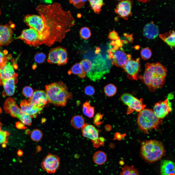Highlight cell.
<instances>
[{
  "instance_id": "6da1fadb",
  "label": "cell",
  "mask_w": 175,
  "mask_h": 175,
  "mask_svg": "<svg viewBox=\"0 0 175 175\" xmlns=\"http://www.w3.org/2000/svg\"><path fill=\"white\" fill-rule=\"evenodd\" d=\"M36 9L44 23L43 30L39 34L42 44L50 47L56 42H61L66 34L75 25L70 11L64 9L59 3L48 5L39 4Z\"/></svg>"
},
{
  "instance_id": "7a4b0ae2",
  "label": "cell",
  "mask_w": 175,
  "mask_h": 175,
  "mask_svg": "<svg viewBox=\"0 0 175 175\" xmlns=\"http://www.w3.org/2000/svg\"><path fill=\"white\" fill-rule=\"evenodd\" d=\"M167 70L159 62L146 63L142 77L144 83L151 91L163 87L165 82Z\"/></svg>"
},
{
  "instance_id": "3957f363",
  "label": "cell",
  "mask_w": 175,
  "mask_h": 175,
  "mask_svg": "<svg viewBox=\"0 0 175 175\" xmlns=\"http://www.w3.org/2000/svg\"><path fill=\"white\" fill-rule=\"evenodd\" d=\"M45 92L48 101L57 106H63L67 100L72 97L71 93L62 82H54L45 86Z\"/></svg>"
},
{
  "instance_id": "277c9868",
  "label": "cell",
  "mask_w": 175,
  "mask_h": 175,
  "mask_svg": "<svg viewBox=\"0 0 175 175\" xmlns=\"http://www.w3.org/2000/svg\"><path fill=\"white\" fill-rule=\"evenodd\" d=\"M140 153L145 160L152 162L158 160L164 156L165 150L161 142L151 140L141 142Z\"/></svg>"
},
{
  "instance_id": "5b68a950",
  "label": "cell",
  "mask_w": 175,
  "mask_h": 175,
  "mask_svg": "<svg viewBox=\"0 0 175 175\" xmlns=\"http://www.w3.org/2000/svg\"><path fill=\"white\" fill-rule=\"evenodd\" d=\"M163 122L162 119L156 116L153 110L147 109L139 113L137 119L138 126L146 133L151 130L157 129Z\"/></svg>"
},
{
  "instance_id": "8992f818",
  "label": "cell",
  "mask_w": 175,
  "mask_h": 175,
  "mask_svg": "<svg viewBox=\"0 0 175 175\" xmlns=\"http://www.w3.org/2000/svg\"><path fill=\"white\" fill-rule=\"evenodd\" d=\"M108 57L113 65L123 69L127 61L131 59V55L126 53L121 47L114 46L108 51Z\"/></svg>"
},
{
  "instance_id": "52a82bcc",
  "label": "cell",
  "mask_w": 175,
  "mask_h": 175,
  "mask_svg": "<svg viewBox=\"0 0 175 175\" xmlns=\"http://www.w3.org/2000/svg\"><path fill=\"white\" fill-rule=\"evenodd\" d=\"M120 99L125 105L128 106L126 112L127 114L134 112L139 113L146 106V105L143 103L142 98L139 99L129 93L123 94L121 96Z\"/></svg>"
},
{
  "instance_id": "ba28073f",
  "label": "cell",
  "mask_w": 175,
  "mask_h": 175,
  "mask_svg": "<svg viewBox=\"0 0 175 175\" xmlns=\"http://www.w3.org/2000/svg\"><path fill=\"white\" fill-rule=\"evenodd\" d=\"M68 59L66 49L61 46H58L50 50L47 61L50 64H57L61 66L66 64Z\"/></svg>"
},
{
  "instance_id": "9c48e42d",
  "label": "cell",
  "mask_w": 175,
  "mask_h": 175,
  "mask_svg": "<svg viewBox=\"0 0 175 175\" xmlns=\"http://www.w3.org/2000/svg\"><path fill=\"white\" fill-rule=\"evenodd\" d=\"M16 39H21L27 44L34 47H38L42 44L39 39V33L32 28L24 29Z\"/></svg>"
},
{
  "instance_id": "30bf717a",
  "label": "cell",
  "mask_w": 175,
  "mask_h": 175,
  "mask_svg": "<svg viewBox=\"0 0 175 175\" xmlns=\"http://www.w3.org/2000/svg\"><path fill=\"white\" fill-rule=\"evenodd\" d=\"M60 165L59 157L51 154H49L44 158L41 164L43 170L49 174L55 173L59 168Z\"/></svg>"
},
{
  "instance_id": "8fae6325",
  "label": "cell",
  "mask_w": 175,
  "mask_h": 175,
  "mask_svg": "<svg viewBox=\"0 0 175 175\" xmlns=\"http://www.w3.org/2000/svg\"><path fill=\"white\" fill-rule=\"evenodd\" d=\"M140 59L136 60L131 59L128 60L123 69L127 74L128 77L130 79L137 80L140 70Z\"/></svg>"
},
{
  "instance_id": "7c38bea8",
  "label": "cell",
  "mask_w": 175,
  "mask_h": 175,
  "mask_svg": "<svg viewBox=\"0 0 175 175\" xmlns=\"http://www.w3.org/2000/svg\"><path fill=\"white\" fill-rule=\"evenodd\" d=\"M168 99L167 98L164 101H159L155 104L153 111L158 118L162 119L171 111L172 109L171 103Z\"/></svg>"
},
{
  "instance_id": "4fadbf2b",
  "label": "cell",
  "mask_w": 175,
  "mask_h": 175,
  "mask_svg": "<svg viewBox=\"0 0 175 175\" xmlns=\"http://www.w3.org/2000/svg\"><path fill=\"white\" fill-rule=\"evenodd\" d=\"M24 22L29 28L36 30L39 34L41 33L44 28L43 19L40 15L28 14L24 18Z\"/></svg>"
},
{
  "instance_id": "5bb4252c",
  "label": "cell",
  "mask_w": 175,
  "mask_h": 175,
  "mask_svg": "<svg viewBox=\"0 0 175 175\" xmlns=\"http://www.w3.org/2000/svg\"><path fill=\"white\" fill-rule=\"evenodd\" d=\"M13 34V30L9 25H0V47L11 43Z\"/></svg>"
},
{
  "instance_id": "9a60e30c",
  "label": "cell",
  "mask_w": 175,
  "mask_h": 175,
  "mask_svg": "<svg viewBox=\"0 0 175 175\" xmlns=\"http://www.w3.org/2000/svg\"><path fill=\"white\" fill-rule=\"evenodd\" d=\"M3 109L6 113L14 117L18 118L22 113L17 105L15 99L11 97L6 99L4 104Z\"/></svg>"
},
{
  "instance_id": "2e32d148",
  "label": "cell",
  "mask_w": 175,
  "mask_h": 175,
  "mask_svg": "<svg viewBox=\"0 0 175 175\" xmlns=\"http://www.w3.org/2000/svg\"><path fill=\"white\" fill-rule=\"evenodd\" d=\"M20 106L22 112L30 115L32 118L36 117L37 115L40 113L43 109L36 106L25 99L21 101Z\"/></svg>"
},
{
  "instance_id": "e0dca14e",
  "label": "cell",
  "mask_w": 175,
  "mask_h": 175,
  "mask_svg": "<svg viewBox=\"0 0 175 175\" xmlns=\"http://www.w3.org/2000/svg\"><path fill=\"white\" fill-rule=\"evenodd\" d=\"M28 101L36 106L43 108L47 103L48 100L45 91L37 90L34 92L32 96Z\"/></svg>"
},
{
  "instance_id": "ac0fdd59",
  "label": "cell",
  "mask_w": 175,
  "mask_h": 175,
  "mask_svg": "<svg viewBox=\"0 0 175 175\" xmlns=\"http://www.w3.org/2000/svg\"><path fill=\"white\" fill-rule=\"evenodd\" d=\"M131 2L130 0H123L117 5L115 11L121 17L126 19L131 13Z\"/></svg>"
},
{
  "instance_id": "d6986e66",
  "label": "cell",
  "mask_w": 175,
  "mask_h": 175,
  "mask_svg": "<svg viewBox=\"0 0 175 175\" xmlns=\"http://www.w3.org/2000/svg\"><path fill=\"white\" fill-rule=\"evenodd\" d=\"M17 76L12 65L10 63L6 64L0 67V85L3 81Z\"/></svg>"
},
{
  "instance_id": "ffe728a7",
  "label": "cell",
  "mask_w": 175,
  "mask_h": 175,
  "mask_svg": "<svg viewBox=\"0 0 175 175\" xmlns=\"http://www.w3.org/2000/svg\"><path fill=\"white\" fill-rule=\"evenodd\" d=\"M17 82V77H14L3 81L2 84L3 85L4 91L2 93L3 96H11L15 92L16 84Z\"/></svg>"
},
{
  "instance_id": "44dd1931",
  "label": "cell",
  "mask_w": 175,
  "mask_h": 175,
  "mask_svg": "<svg viewBox=\"0 0 175 175\" xmlns=\"http://www.w3.org/2000/svg\"><path fill=\"white\" fill-rule=\"evenodd\" d=\"M82 130L83 136L90 139L91 141L99 138L98 130L92 125L85 123L82 128Z\"/></svg>"
},
{
  "instance_id": "7402d4cb",
  "label": "cell",
  "mask_w": 175,
  "mask_h": 175,
  "mask_svg": "<svg viewBox=\"0 0 175 175\" xmlns=\"http://www.w3.org/2000/svg\"><path fill=\"white\" fill-rule=\"evenodd\" d=\"M144 35L147 38L153 39L157 37L159 34V30L158 26L151 22L146 24L143 30Z\"/></svg>"
},
{
  "instance_id": "603a6c76",
  "label": "cell",
  "mask_w": 175,
  "mask_h": 175,
  "mask_svg": "<svg viewBox=\"0 0 175 175\" xmlns=\"http://www.w3.org/2000/svg\"><path fill=\"white\" fill-rule=\"evenodd\" d=\"M175 163L168 160L161 161L160 164L161 175H175Z\"/></svg>"
},
{
  "instance_id": "cb8c5ba5",
  "label": "cell",
  "mask_w": 175,
  "mask_h": 175,
  "mask_svg": "<svg viewBox=\"0 0 175 175\" xmlns=\"http://www.w3.org/2000/svg\"><path fill=\"white\" fill-rule=\"evenodd\" d=\"M93 158L94 163L98 165H102L106 161L107 157L106 154L104 152L99 151L94 154Z\"/></svg>"
},
{
  "instance_id": "d4e9b609",
  "label": "cell",
  "mask_w": 175,
  "mask_h": 175,
  "mask_svg": "<svg viewBox=\"0 0 175 175\" xmlns=\"http://www.w3.org/2000/svg\"><path fill=\"white\" fill-rule=\"evenodd\" d=\"M174 31H171L169 35L167 33L160 35L161 38L171 47H174L175 45V34Z\"/></svg>"
},
{
  "instance_id": "484cf974",
  "label": "cell",
  "mask_w": 175,
  "mask_h": 175,
  "mask_svg": "<svg viewBox=\"0 0 175 175\" xmlns=\"http://www.w3.org/2000/svg\"><path fill=\"white\" fill-rule=\"evenodd\" d=\"M85 120L83 117L79 115L73 117L70 121L72 126L77 129L82 128L85 124Z\"/></svg>"
},
{
  "instance_id": "4316f807",
  "label": "cell",
  "mask_w": 175,
  "mask_h": 175,
  "mask_svg": "<svg viewBox=\"0 0 175 175\" xmlns=\"http://www.w3.org/2000/svg\"><path fill=\"white\" fill-rule=\"evenodd\" d=\"M91 9L96 13L98 14L104 3L102 0H89Z\"/></svg>"
},
{
  "instance_id": "83f0119b",
  "label": "cell",
  "mask_w": 175,
  "mask_h": 175,
  "mask_svg": "<svg viewBox=\"0 0 175 175\" xmlns=\"http://www.w3.org/2000/svg\"><path fill=\"white\" fill-rule=\"evenodd\" d=\"M82 110L84 114L87 116L92 118L94 114V107L91 106L89 103L86 101L82 105Z\"/></svg>"
},
{
  "instance_id": "f1b7e54d",
  "label": "cell",
  "mask_w": 175,
  "mask_h": 175,
  "mask_svg": "<svg viewBox=\"0 0 175 175\" xmlns=\"http://www.w3.org/2000/svg\"><path fill=\"white\" fill-rule=\"evenodd\" d=\"M120 175H139V172L133 166L125 165L122 168Z\"/></svg>"
},
{
  "instance_id": "f546056e",
  "label": "cell",
  "mask_w": 175,
  "mask_h": 175,
  "mask_svg": "<svg viewBox=\"0 0 175 175\" xmlns=\"http://www.w3.org/2000/svg\"><path fill=\"white\" fill-rule=\"evenodd\" d=\"M71 70L72 73L78 75L80 78H84L86 76V73L83 71L79 63H77L73 65Z\"/></svg>"
},
{
  "instance_id": "4dcf8cb0",
  "label": "cell",
  "mask_w": 175,
  "mask_h": 175,
  "mask_svg": "<svg viewBox=\"0 0 175 175\" xmlns=\"http://www.w3.org/2000/svg\"><path fill=\"white\" fill-rule=\"evenodd\" d=\"M117 89L115 86L112 84H109L104 88V91L105 94L108 96L111 97L114 96L116 93Z\"/></svg>"
},
{
  "instance_id": "1f68e13d",
  "label": "cell",
  "mask_w": 175,
  "mask_h": 175,
  "mask_svg": "<svg viewBox=\"0 0 175 175\" xmlns=\"http://www.w3.org/2000/svg\"><path fill=\"white\" fill-rule=\"evenodd\" d=\"M83 71L86 73L88 72L91 70L92 64L91 62L87 59L82 60L80 62Z\"/></svg>"
},
{
  "instance_id": "d6a6232c",
  "label": "cell",
  "mask_w": 175,
  "mask_h": 175,
  "mask_svg": "<svg viewBox=\"0 0 175 175\" xmlns=\"http://www.w3.org/2000/svg\"><path fill=\"white\" fill-rule=\"evenodd\" d=\"M43 136V133L42 132L37 129L33 130L32 131L30 135L31 139L33 140L36 142L40 141Z\"/></svg>"
},
{
  "instance_id": "836d02e7",
  "label": "cell",
  "mask_w": 175,
  "mask_h": 175,
  "mask_svg": "<svg viewBox=\"0 0 175 175\" xmlns=\"http://www.w3.org/2000/svg\"><path fill=\"white\" fill-rule=\"evenodd\" d=\"M32 118L30 115L22 112L18 118L24 124L30 126L32 122Z\"/></svg>"
},
{
  "instance_id": "e575fe53",
  "label": "cell",
  "mask_w": 175,
  "mask_h": 175,
  "mask_svg": "<svg viewBox=\"0 0 175 175\" xmlns=\"http://www.w3.org/2000/svg\"><path fill=\"white\" fill-rule=\"evenodd\" d=\"M2 125H0V144L8 143V137L10 134L8 131L1 130Z\"/></svg>"
},
{
  "instance_id": "d590c367",
  "label": "cell",
  "mask_w": 175,
  "mask_h": 175,
  "mask_svg": "<svg viewBox=\"0 0 175 175\" xmlns=\"http://www.w3.org/2000/svg\"><path fill=\"white\" fill-rule=\"evenodd\" d=\"M80 37L84 39H87L91 36V33L90 29L87 27L82 28L79 31Z\"/></svg>"
},
{
  "instance_id": "8d00e7d4",
  "label": "cell",
  "mask_w": 175,
  "mask_h": 175,
  "mask_svg": "<svg viewBox=\"0 0 175 175\" xmlns=\"http://www.w3.org/2000/svg\"><path fill=\"white\" fill-rule=\"evenodd\" d=\"M141 57L143 60H146L149 59L152 55L151 50L148 48L142 49L140 51Z\"/></svg>"
},
{
  "instance_id": "74e56055",
  "label": "cell",
  "mask_w": 175,
  "mask_h": 175,
  "mask_svg": "<svg viewBox=\"0 0 175 175\" xmlns=\"http://www.w3.org/2000/svg\"><path fill=\"white\" fill-rule=\"evenodd\" d=\"M46 58L45 54L42 52L37 53L34 56L35 61L38 63H41L44 62L46 60Z\"/></svg>"
},
{
  "instance_id": "f35d334b",
  "label": "cell",
  "mask_w": 175,
  "mask_h": 175,
  "mask_svg": "<svg viewBox=\"0 0 175 175\" xmlns=\"http://www.w3.org/2000/svg\"><path fill=\"white\" fill-rule=\"evenodd\" d=\"M34 92L32 88L29 86L25 87L22 90V93L23 95L26 97L29 98L32 96Z\"/></svg>"
},
{
  "instance_id": "ab89813d",
  "label": "cell",
  "mask_w": 175,
  "mask_h": 175,
  "mask_svg": "<svg viewBox=\"0 0 175 175\" xmlns=\"http://www.w3.org/2000/svg\"><path fill=\"white\" fill-rule=\"evenodd\" d=\"M69 1L70 3L72 4L76 8L79 9L85 5V2L87 0H70Z\"/></svg>"
},
{
  "instance_id": "60d3db41",
  "label": "cell",
  "mask_w": 175,
  "mask_h": 175,
  "mask_svg": "<svg viewBox=\"0 0 175 175\" xmlns=\"http://www.w3.org/2000/svg\"><path fill=\"white\" fill-rule=\"evenodd\" d=\"M103 114L100 113H97L94 119V123L97 126H98L102 124L103 122L102 121Z\"/></svg>"
},
{
  "instance_id": "b9f144b4",
  "label": "cell",
  "mask_w": 175,
  "mask_h": 175,
  "mask_svg": "<svg viewBox=\"0 0 175 175\" xmlns=\"http://www.w3.org/2000/svg\"><path fill=\"white\" fill-rule=\"evenodd\" d=\"M105 139L103 138L100 137L98 138L97 140L92 141L93 144V146L96 148H98L100 146H103L104 144Z\"/></svg>"
},
{
  "instance_id": "7bdbcfd3",
  "label": "cell",
  "mask_w": 175,
  "mask_h": 175,
  "mask_svg": "<svg viewBox=\"0 0 175 175\" xmlns=\"http://www.w3.org/2000/svg\"><path fill=\"white\" fill-rule=\"evenodd\" d=\"M95 92V89L91 86H87L84 89V92L87 95L91 96L93 95Z\"/></svg>"
},
{
  "instance_id": "ee69618b",
  "label": "cell",
  "mask_w": 175,
  "mask_h": 175,
  "mask_svg": "<svg viewBox=\"0 0 175 175\" xmlns=\"http://www.w3.org/2000/svg\"><path fill=\"white\" fill-rule=\"evenodd\" d=\"M7 61L5 54L0 51V67L6 64Z\"/></svg>"
},
{
  "instance_id": "f6af8a7d",
  "label": "cell",
  "mask_w": 175,
  "mask_h": 175,
  "mask_svg": "<svg viewBox=\"0 0 175 175\" xmlns=\"http://www.w3.org/2000/svg\"><path fill=\"white\" fill-rule=\"evenodd\" d=\"M108 37L113 41H116L120 39L117 33L115 31H113L109 33Z\"/></svg>"
},
{
  "instance_id": "bcb514c9",
  "label": "cell",
  "mask_w": 175,
  "mask_h": 175,
  "mask_svg": "<svg viewBox=\"0 0 175 175\" xmlns=\"http://www.w3.org/2000/svg\"><path fill=\"white\" fill-rule=\"evenodd\" d=\"M16 125L17 128L19 129H25L26 128L24 124L19 122H17L16 123Z\"/></svg>"
},
{
  "instance_id": "7dc6e473",
  "label": "cell",
  "mask_w": 175,
  "mask_h": 175,
  "mask_svg": "<svg viewBox=\"0 0 175 175\" xmlns=\"http://www.w3.org/2000/svg\"><path fill=\"white\" fill-rule=\"evenodd\" d=\"M122 137L123 136L120 134L118 132H116L114 136V139L118 140H120L122 139Z\"/></svg>"
},
{
  "instance_id": "c3c4849f",
  "label": "cell",
  "mask_w": 175,
  "mask_h": 175,
  "mask_svg": "<svg viewBox=\"0 0 175 175\" xmlns=\"http://www.w3.org/2000/svg\"><path fill=\"white\" fill-rule=\"evenodd\" d=\"M0 14H1V12H0Z\"/></svg>"
}]
</instances>
